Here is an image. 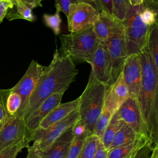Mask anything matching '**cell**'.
I'll list each match as a JSON object with an SVG mask.
<instances>
[{
	"label": "cell",
	"mask_w": 158,
	"mask_h": 158,
	"mask_svg": "<svg viewBox=\"0 0 158 158\" xmlns=\"http://www.w3.org/2000/svg\"><path fill=\"white\" fill-rule=\"evenodd\" d=\"M78 73L74 62L69 57L61 55L56 49L50 64L46 67L28 100L22 118L25 120L50 95L65 92L75 80Z\"/></svg>",
	"instance_id": "cell-1"
},
{
	"label": "cell",
	"mask_w": 158,
	"mask_h": 158,
	"mask_svg": "<svg viewBox=\"0 0 158 158\" xmlns=\"http://www.w3.org/2000/svg\"><path fill=\"white\" fill-rule=\"evenodd\" d=\"M140 55L142 78L137 99L148 144L153 149L158 142V73L148 45Z\"/></svg>",
	"instance_id": "cell-2"
},
{
	"label": "cell",
	"mask_w": 158,
	"mask_h": 158,
	"mask_svg": "<svg viewBox=\"0 0 158 158\" xmlns=\"http://www.w3.org/2000/svg\"><path fill=\"white\" fill-rule=\"evenodd\" d=\"M109 86L98 81L91 73L88 83L79 97V118L86 125L91 134L103 109Z\"/></svg>",
	"instance_id": "cell-3"
},
{
	"label": "cell",
	"mask_w": 158,
	"mask_h": 158,
	"mask_svg": "<svg viewBox=\"0 0 158 158\" xmlns=\"http://www.w3.org/2000/svg\"><path fill=\"white\" fill-rule=\"evenodd\" d=\"M59 38L60 54L69 57L73 62L80 63L89 64L99 42L93 27L82 31L60 35Z\"/></svg>",
	"instance_id": "cell-4"
},
{
	"label": "cell",
	"mask_w": 158,
	"mask_h": 158,
	"mask_svg": "<svg viewBox=\"0 0 158 158\" xmlns=\"http://www.w3.org/2000/svg\"><path fill=\"white\" fill-rule=\"evenodd\" d=\"M144 4L137 6L129 5L125 20L124 34L128 56L141 54L147 47L151 26L146 25L142 20L141 12Z\"/></svg>",
	"instance_id": "cell-5"
},
{
	"label": "cell",
	"mask_w": 158,
	"mask_h": 158,
	"mask_svg": "<svg viewBox=\"0 0 158 158\" xmlns=\"http://www.w3.org/2000/svg\"><path fill=\"white\" fill-rule=\"evenodd\" d=\"M79 118L78 109L59 122L51 125L46 129L38 128L30 135V141L40 151H44L65 131L72 127Z\"/></svg>",
	"instance_id": "cell-6"
},
{
	"label": "cell",
	"mask_w": 158,
	"mask_h": 158,
	"mask_svg": "<svg viewBox=\"0 0 158 158\" xmlns=\"http://www.w3.org/2000/svg\"><path fill=\"white\" fill-rule=\"evenodd\" d=\"M46 69V66L38 64L35 60H32L24 75L12 88V89L19 94L22 98V105L17 115L19 118H23V114L28 104V100L37 86Z\"/></svg>",
	"instance_id": "cell-7"
},
{
	"label": "cell",
	"mask_w": 158,
	"mask_h": 158,
	"mask_svg": "<svg viewBox=\"0 0 158 158\" xmlns=\"http://www.w3.org/2000/svg\"><path fill=\"white\" fill-rule=\"evenodd\" d=\"M99 16V12L88 3L72 4L67 17L68 30L70 33L84 31L93 27Z\"/></svg>",
	"instance_id": "cell-8"
},
{
	"label": "cell",
	"mask_w": 158,
	"mask_h": 158,
	"mask_svg": "<svg viewBox=\"0 0 158 158\" xmlns=\"http://www.w3.org/2000/svg\"><path fill=\"white\" fill-rule=\"evenodd\" d=\"M106 43L111 64V85L122 72L128 57L124 30L115 34Z\"/></svg>",
	"instance_id": "cell-9"
},
{
	"label": "cell",
	"mask_w": 158,
	"mask_h": 158,
	"mask_svg": "<svg viewBox=\"0 0 158 158\" xmlns=\"http://www.w3.org/2000/svg\"><path fill=\"white\" fill-rule=\"evenodd\" d=\"M25 141L30 143L27 138L25 120L17 116L7 117L0 131V152Z\"/></svg>",
	"instance_id": "cell-10"
},
{
	"label": "cell",
	"mask_w": 158,
	"mask_h": 158,
	"mask_svg": "<svg viewBox=\"0 0 158 158\" xmlns=\"http://www.w3.org/2000/svg\"><path fill=\"white\" fill-rule=\"evenodd\" d=\"M91 73L100 82L110 85L111 64L107 43L99 41L89 62Z\"/></svg>",
	"instance_id": "cell-11"
},
{
	"label": "cell",
	"mask_w": 158,
	"mask_h": 158,
	"mask_svg": "<svg viewBox=\"0 0 158 158\" xmlns=\"http://www.w3.org/2000/svg\"><path fill=\"white\" fill-rule=\"evenodd\" d=\"M122 74L128 88L129 96L138 99L142 78L140 54L128 56L123 65Z\"/></svg>",
	"instance_id": "cell-12"
},
{
	"label": "cell",
	"mask_w": 158,
	"mask_h": 158,
	"mask_svg": "<svg viewBox=\"0 0 158 158\" xmlns=\"http://www.w3.org/2000/svg\"><path fill=\"white\" fill-rule=\"evenodd\" d=\"M65 92L55 93L47 98L35 110L25 119L28 141L31 133L39 127L43 119L59 104H60Z\"/></svg>",
	"instance_id": "cell-13"
},
{
	"label": "cell",
	"mask_w": 158,
	"mask_h": 158,
	"mask_svg": "<svg viewBox=\"0 0 158 158\" xmlns=\"http://www.w3.org/2000/svg\"><path fill=\"white\" fill-rule=\"evenodd\" d=\"M120 120L130 125L138 135H146L138 99L129 96L115 112ZM147 138V137H146Z\"/></svg>",
	"instance_id": "cell-14"
},
{
	"label": "cell",
	"mask_w": 158,
	"mask_h": 158,
	"mask_svg": "<svg viewBox=\"0 0 158 158\" xmlns=\"http://www.w3.org/2000/svg\"><path fill=\"white\" fill-rule=\"evenodd\" d=\"M93 29L99 41H107L115 34L124 30L123 23L113 15L102 12L99 13Z\"/></svg>",
	"instance_id": "cell-15"
},
{
	"label": "cell",
	"mask_w": 158,
	"mask_h": 158,
	"mask_svg": "<svg viewBox=\"0 0 158 158\" xmlns=\"http://www.w3.org/2000/svg\"><path fill=\"white\" fill-rule=\"evenodd\" d=\"M128 97V88L122 72L115 81L108 87L103 107L115 113Z\"/></svg>",
	"instance_id": "cell-16"
},
{
	"label": "cell",
	"mask_w": 158,
	"mask_h": 158,
	"mask_svg": "<svg viewBox=\"0 0 158 158\" xmlns=\"http://www.w3.org/2000/svg\"><path fill=\"white\" fill-rule=\"evenodd\" d=\"M73 138L71 127L60 136L48 149L41 151L42 158H66Z\"/></svg>",
	"instance_id": "cell-17"
},
{
	"label": "cell",
	"mask_w": 158,
	"mask_h": 158,
	"mask_svg": "<svg viewBox=\"0 0 158 158\" xmlns=\"http://www.w3.org/2000/svg\"><path fill=\"white\" fill-rule=\"evenodd\" d=\"M79 104V98L67 102L59 104L41 122L38 128L46 129L54 123L60 121L71 112L77 109Z\"/></svg>",
	"instance_id": "cell-18"
},
{
	"label": "cell",
	"mask_w": 158,
	"mask_h": 158,
	"mask_svg": "<svg viewBox=\"0 0 158 158\" xmlns=\"http://www.w3.org/2000/svg\"><path fill=\"white\" fill-rule=\"evenodd\" d=\"M148 143V139L144 135H139L133 142L114 148L108 151L107 158H125L133 151L139 149Z\"/></svg>",
	"instance_id": "cell-19"
},
{
	"label": "cell",
	"mask_w": 158,
	"mask_h": 158,
	"mask_svg": "<svg viewBox=\"0 0 158 158\" xmlns=\"http://www.w3.org/2000/svg\"><path fill=\"white\" fill-rule=\"evenodd\" d=\"M138 136L139 135L136 134L135 131L130 125L123 122L122 125L116 132L112 143L107 149L109 151L117 146L133 142Z\"/></svg>",
	"instance_id": "cell-20"
},
{
	"label": "cell",
	"mask_w": 158,
	"mask_h": 158,
	"mask_svg": "<svg viewBox=\"0 0 158 158\" xmlns=\"http://www.w3.org/2000/svg\"><path fill=\"white\" fill-rule=\"evenodd\" d=\"M34 8L35 7L31 5L17 3L14 4L11 8L7 10L5 17L8 20L19 19L33 22L35 20V17L32 13V9Z\"/></svg>",
	"instance_id": "cell-21"
},
{
	"label": "cell",
	"mask_w": 158,
	"mask_h": 158,
	"mask_svg": "<svg viewBox=\"0 0 158 158\" xmlns=\"http://www.w3.org/2000/svg\"><path fill=\"white\" fill-rule=\"evenodd\" d=\"M22 105V98L12 88L7 89L5 96V107L7 117L17 116Z\"/></svg>",
	"instance_id": "cell-22"
},
{
	"label": "cell",
	"mask_w": 158,
	"mask_h": 158,
	"mask_svg": "<svg viewBox=\"0 0 158 158\" xmlns=\"http://www.w3.org/2000/svg\"><path fill=\"white\" fill-rule=\"evenodd\" d=\"M123 122V121L119 119L115 112L113 114L101 139V142L106 149L112 143L116 132L120 128Z\"/></svg>",
	"instance_id": "cell-23"
},
{
	"label": "cell",
	"mask_w": 158,
	"mask_h": 158,
	"mask_svg": "<svg viewBox=\"0 0 158 158\" xmlns=\"http://www.w3.org/2000/svg\"><path fill=\"white\" fill-rule=\"evenodd\" d=\"M148 49L158 73V26L155 23L150 28Z\"/></svg>",
	"instance_id": "cell-24"
},
{
	"label": "cell",
	"mask_w": 158,
	"mask_h": 158,
	"mask_svg": "<svg viewBox=\"0 0 158 158\" xmlns=\"http://www.w3.org/2000/svg\"><path fill=\"white\" fill-rule=\"evenodd\" d=\"M114 114V112H113L110 110L103 107L102 112L95 123L93 133L99 137L100 140L102 136L105 129L106 128Z\"/></svg>",
	"instance_id": "cell-25"
},
{
	"label": "cell",
	"mask_w": 158,
	"mask_h": 158,
	"mask_svg": "<svg viewBox=\"0 0 158 158\" xmlns=\"http://www.w3.org/2000/svg\"><path fill=\"white\" fill-rule=\"evenodd\" d=\"M99 140V137L94 134L88 136L84 141L78 158H93Z\"/></svg>",
	"instance_id": "cell-26"
},
{
	"label": "cell",
	"mask_w": 158,
	"mask_h": 158,
	"mask_svg": "<svg viewBox=\"0 0 158 158\" xmlns=\"http://www.w3.org/2000/svg\"><path fill=\"white\" fill-rule=\"evenodd\" d=\"M113 15L122 22L125 20L130 5L128 0H112Z\"/></svg>",
	"instance_id": "cell-27"
},
{
	"label": "cell",
	"mask_w": 158,
	"mask_h": 158,
	"mask_svg": "<svg viewBox=\"0 0 158 158\" xmlns=\"http://www.w3.org/2000/svg\"><path fill=\"white\" fill-rule=\"evenodd\" d=\"M60 11L56 10L53 15L44 14L43 19L46 25L52 30L56 35H58L60 32L61 19L60 17Z\"/></svg>",
	"instance_id": "cell-28"
},
{
	"label": "cell",
	"mask_w": 158,
	"mask_h": 158,
	"mask_svg": "<svg viewBox=\"0 0 158 158\" xmlns=\"http://www.w3.org/2000/svg\"><path fill=\"white\" fill-rule=\"evenodd\" d=\"M29 145V143L25 141L9 147L0 152V158H16L18 153L23 148H27Z\"/></svg>",
	"instance_id": "cell-29"
},
{
	"label": "cell",
	"mask_w": 158,
	"mask_h": 158,
	"mask_svg": "<svg viewBox=\"0 0 158 158\" xmlns=\"http://www.w3.org/2000/svg\"><path fill=\"white\" fill-rule=\"evenodd\" d=\"M144 7L141 12V19L146 25L152 26L156 23L157 13L154 9L146 5L144 2Z\"/></svg>",
	"instance_id": "cell-30"
},
{
	"label": "cell",
	"mask_w": 158,
	"mask_h": 158,
	"mask_svg": "<svg viewBox=\"0 0 158 158\" xmlns=\"http://www.w3.org/2000/svg\"><path fill=\"white\" fill-rule=\"evenodd\" d=\"M89 4L99 13L105 12L113 15L112 0H89Z\"/></svg>",
	"instance_id": "cell-31"
},
{
	"label": "cell",
	"mask_w": 158,
	"mask_h": 158,
	"mask_svg": "<svg viewBox=\"0 0 158 158\" xmlns=\"http://www.w3.org/2000/svg\"><path fill=\"white\" fill-rule=\"evenodd\" d=\"M85 139L74 138L70 144L66 158H78L82 149Z\"/></svg>",
	"instance_id": "cell-32"
},
{
	"label": "cell",
	"mask_w": 158,
	"mask_h": 158,
	"mask_svg": "<svg viewBox=\"0 0 158 158\" xmlns=\"http://www.w3.org/2000/svg\"><path fill=\"white\" fill-rule=\"evenodd\" d=\"M78 2L89 4V0H55V7L56 10L62 12L67 17L71 5Z\"/></svg>",
	"instance_id": "cell-33"
},
{
	"label": "cell",
	"mask_w": 158,
	"mask_h": 158,
	"mask_svg": "<svg viewBox=\"0 0 158 158\" xmlns=\"http://www.w3.org/2000/svg\"><path fill=\"white\" fill-rule=\"evenodd\" d=\"M72 131L74 138L86 139L88 136L92 135L89 131L85 123L80 118L72 127Z\"/></svg>",
	"instance_id": "cell-34"
},
{
	"label": "cell",
	"mask_w": 158,
	"mask_h": 158,
	"mask_svg": "<svg viewBox=\"0 0 158 158\" xmlns=\"http://www.w3.org/2000/svg\"><path fill=\"white\" fill-rule=\"evenodd\" d=\"M152 150L148 143H146L137 151L134 158H151Z\"/></svg>",
	"instance_id": "cell-35"
},
{
	"label": "cell",
	"mask_w": 158,
	"mask_h": 158,
	"mask_svg": "<svg viewBox=\"0 0 158 158\" xmlns=\"http://www.w3.org/2000/svg\"><path fill=\"white\" fill-rule=\"evenodd\" d=\"M7 89H0V121L7 118L5 107V96Z\"/></svg>",
	"instance_id": "cell-36"
},
{
	"label": "cell",
	"mask_w": 158,
	"mask_h": 158,
	"mask_svg": "<svg viewBox=\"0 0 158 158\" xmlns=\"http://www.w3.org/2000/svg\"><path fill=\"white\" fill-rule=\"evenodd\" d=\"M12 6L10 0H0V23L5 18L7 10Z\"/></svg>",
	"instance_id": "cell-37"
},
{
	"label": "cell",
	"mask_w": 158,
	"mask_h": 158,
	"mask_svg": "<svg viewBox=\"0 0 158 158\" xmlns=\"http://www.w3.org/2000/svg\"><path fill=\"white\" fill-rule=\"evenodd\" d=\"M107 149L104 147L101 141L99 140L93 158H107Z\"/></svg>",
	"instance_id": "cell-38"
},
{
	"label": "cell",
	"mask_w": 158,
	"mask_h": 158,
	"mask_svg": "<svg viewBox=\"0 0 158 158\" xmlns=\"http://www.w3.org/2000/svg\"><path fill=\"white\" fill-rule=\"evenodd\" d=\"M28 154L26 158H42L41 151L33 144L27 147Z\"/></svg>",
	"instance_id": "cell-39"
},
{
	"label": "cell",
	"mask_w": 158,
	"mask_h": 158,
	"mask_svg": "<svg viewBox=\"0 0 158 158\" xmlns=\"http://www.w3.org/2000/svg\"><path fill=\"white\" fill-rule=\"evenodd\" d=\"M10 1L13 5L17 3H23V4L31 5L35 8L37 7L42 6V4H41V2H38V0H10Z\"/></svg>",
	"instance_id": "cell-40"
},
{
	"label": "cell",
	"mask_w": 158,
	"mask_h": 158,
	"mask_svg": "<svg viewBox=\"0 0 158 158\" xmlns=\"http://www.w3.org/2000/svg\"><path fill=\"white\" fill-rule=\"evenodd\" d=\"M144 2L153 9L158 10V0H144Z\"/></svg>",
	"instance_id": "cell-41"
},
{
	"label": "cell",
	"mask_w": 158,
	"mask_h": 158,
	"mask_svg": "<svg viewBox=\"0 0 158 158\" xmlns=\"http://www.w3.org/2000/svg\"><path fill=\"white\" fill-rule=\"evenodd\" d=\"M129 3L132 6H139L144 3V0H128Z\"/></svg>",
	"instance_id": "cell-42"
},
{
	"label": "cell",
	"mask_w": 158,
	"mask_h": 158,
	"mask_svg": "<svg viewBox=\"0 0 158 158\" xmlns=\"http://www.w3.org/2000/svg\"><path fill=\"white\" fill-rule=\"evenodd\" d=\"M151 158H158V142L152 150Z\"/></svg>",
	"instance_id": "cell-43"
},
{
	"label": "cell",
	"mask_w": 158,
	"mask_h": 158,
	"mask_svg": "<svg viewBox=\"0 0 158 158\" xmlns=\"http://www.w3.org/2000/svg\"><path fill=\"white\" fill-rule=\"evenodd\" d=\"M138 150H136V151H133V152H131L130 155H128V156H127V157H125V158H134L135 156V155H136V152H137Z\"/></svg>",
	"instance_id": "cell-44"
},
{
	"label": "cell",
	"mask_w": 158,
	"mask_h": 158,
	"mask_svg": "<svg viewBox=\"0 0 158 158\" xmlns=\"http://www.w3.org/2000/svg\"><path fill=\"white\" fill-rule=\"evenodd\" d=\"M6 120H7V118H5V119H4V120H1V121H0V131H1V130H2V127H4L5 123H6Z\"/></svg>",
	"instance_id": "cell-45"
},
{
	"label": "cell",
	"mask_w": 158,
	"mask_h": 158,
	"mask_svg": "<svg viewBox=\"0 0 158 158\" xmlns=\"http://www.w3.org/2000/svg\"><path fill=\"white\" fill-rule=\"evenodd\" d=\"M156 10V9H155ZM157 13V18H156V23L155 24H156L157 26H158V10H156Z\"/></svg>",
	"instance_id": "cell-46"
},
{
	"label": "cell",
	"mask_w": 158,
	"mask_h": 158,
	"mask_svg": "<svg viewBox=\"0 0 158 158\" xmlns=\"http://www.w3.org/2000/svg\"><path fill=\"white\" fill-rule=\"evenodd\" d=\"M38 2H41L42 1H43V0H38Z\"/></svg>",
	"instance_id": "cell-47"
}]
</instances>
